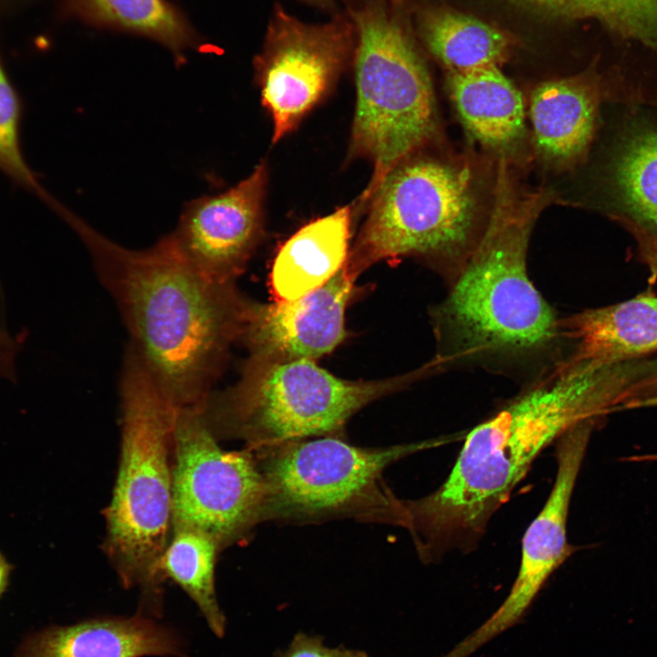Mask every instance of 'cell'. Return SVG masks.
Listing matches in <instances>:
<instances>
[{
  "instance_id": "7",
  "label": "cell",
  "mask_w": 657,
  "mask_h": 657,
  "mask_svg": "<svg viewBox=\"0 0 657 657\" xmlns=\"http://www.w3.org/2000/svg\"><path fill=\"white\" fill-rule=\"evenodd\" d=\"M444 442L360 447L328 435L250 449L266 484L263 521L309 524L352 517L405 527L402 500L387 486L383 472Z\"/></svg>"
},
{
  "instance_id": "29",
  "label": "cell",
  "mask_w": 657,
  "mask_h": 657,
  "mask_svg": "<svg viewBox=\"0 0 657 657\" xmlns=\"http://www.w3.org/2000/svg\"><path fill=\"white\" fill-rule=\"evenodd\" d=\"M644 461H657V454L643 455Z\"/></svg>"
},
{
  "instance_id": "14",
  "label": "cell",
  "mask_w": 657,
  "mask_h": 657,
  "mask_svg": "<svg viewBox=\"0 0 657 657\" xmlns=\"http://www.w3.org/2000/svg\"><path fill=\"white\" fill-rule=\"evenodd\" d=\"M187 657L181 638L141 613L53 626L27 636L14 657Z\"/></svg>"
},
{
  "instance_id": "30",
  "label": "cell",
  "mask_w": 657,
  "mask_h": 657,
  "mask_svg": "<svg viewBox=\"0 0 657 657\" xmlns=\"http://www.w3.org/2000/svg\"><path fill=\"white\" fill-rule=\"evenodd\" d=\"M653 382H657V377H653ZM655 393H656V392H655ZM642 397H643V396H642ZM639 398H640V397H639ZM635 399H636V398H635ZM631 400H633V399H631ZM631 400L628 401V402L623 405V409H627V404H628V402H631Z\"/></svg>"
},
{
  "instance_id": "6",
  "label": "cell",
  "mask_w": 657,
  "mask_h": 657,
  "mask_svg": "<svg viewBox=\"0 0 657 657\" xmlns=\"http://www.w3.org/2000/svg\"><path fill=\"white\" fill-rule=\"evenodd\" d=\"M353 16L357 100L349 155L373 168L353 203L356 214L393 168L430 141L436 116L428 71L401 15L387 0H370Z\"/></svg>"
},
{
  "instance_id": "24",
  "label": "cell",
  "mask_w": 657,
  "mask_h": 657,
  "mask_svg": "<svg viewBox=\"0 0 657 657\" xmlns=\"http://www.w3.org/2000/svg\"><path fill=\"white\" fill-rule=\"evenodd\" d=\"M540 12L565 18H595L611 26L627 22L657 0H522Z\"/></svg>"
},
{
  "instance_id": "23",
  "label": "cell",
  "mask_w": 657,
  "mask_h": 657,
  "mask_svg": "<svg viewBox=\"0 0 657 657\" xmlns=\"http://www.w3.org/2000/svg\"><path fill=\"white\" fill-rule=\"evenodd\" d=\"M20 120L19 97L0 57V171L49 203L53 198L38 183L23 157L19 140Z\"/></svg>"
},
{
  "instance_id": "16",
  "label": "cell",
  "mask_w": 657,
  "mask_h": 657,
  "mask_svg": "<svg viewBox=\"0 0 657 657\" xmlns=\"http://www.w3.org/2000/svg\"><path fill=\"white\" fill-rule=\"evenodd\" d=\"M598 105V89L583 76L552 79L536 87L529 117L541 157L556 165L577 161L591 141Z\"/></svg>"
},
{
  "instance_id": "26",
  "label": "cell",
  "mask_w": 657,
  "mask_h": 657,
  "mask_svg": "<svg viewBox=\"0 0 657 657\" xmlns=\"http://www.w3.org/2000/svg\"><path fill=\"white\" fill-rule=\"evenodd\" d=\"M621 221L637 242L641 261L650 273L649 280L655 282L657 280V234L630 219Z\"/></svg>"
},
{
  "instance_id": "22",
  "label": "cell",
  "mask_w": 657,
  "mask_h": 657,
  "mask_svg": "<svg viewBox=\"0 0 657 657\" xmlns=\"http://www.w3.org/2000/svg\"><path fill=\"white\" fill-rule=\"evenodd\" d=\"M616 181L628 208L657 231V132L635 135L624 146Z\"/></svg>"
},
{
  "instance_id": "2",
  "label": "cell",
  "mask_w": 657,
  "mask_h": 657,
  "mask_svg": "<svg viewBox=\"0 0 657 657\" xmlns=\"http://www.w3.org/2000/svg\"><path fill=\"white\" fill-rule=\"evenodd\" d=\"M140 354L174 407L203 402L240 339L247 299L235 284L204 277L172 234L141 250L123 247L68 211Z\"/></svg>"
},
{
  "instance_id": "5",
  "label": "cell",
  "mask_w": 657,
  "mask_h": 657,
  "mask_svg": "<svg viewBox=\"0 0 657 657\" xmlns=\"http://www.w3.org/2000/svg\"><path fill=\"white\" fill-rule=\"evenodd\" d=\"M419 371L378 381H348L314 360L250 355L239 381L210 392L203 403L219 441L235 439L258 449L339 435L362 407L413 380Z\"/></svg>"
},
{
  "instance_id": "25",
  "label": "cell",
  "mask_w": 657,
  "mask_h": 657,
  "mask_svg": "<svg viewBox=\"0 0 657 657\" xmlns=\"http://www.w3.org/2000/svg\"><path fill=\"white\" fill-rule=\"evenodd\" d=\"M279 657H369L360 650L329 648L324 645L318 636L305 633L297 634Z\"/></svg>"
},
{
  "instance_id": "13",
  "label": "cell",
  "mask_w": 657,
  "mask_h": 657,
  "mask_svg": "<svg viewBox=\"0 0 657 657\" xmlns=\"http://www.w3.org/2000/svg\"><path fill=\"white\" fill-rule=\"evenodd\" d=\"M356 278L344 266L325 284L287 301L247 300L240 339L253 356L309 359L345 338V311Z\"/></svg>"
},
{
  "instance_id": "33",
  "label": "cell",
  "mask_w": 657,
  "mask_h": 657,
  "mask_svg": "<svg viewBox=\"0 0 657 657\" xmlns=\"http://www.w3.org/2000/svg\"><path fill=\"white\" fill-rule=\"evenodd\" d=\"M3 3V0H0V4Z\"/></svg>"
},
{
  "instance_id": "12",
  "label": "cell",
  "mask_w": 657,
  "mask_h": 657,
  "mask_svg": "<svg viewBox=\"0 0 657 657\" xmlns=\"http://www.w3.org/2000/svg\"><path fill=\"white\" fill-rule=\"evenodd\" d=\"M267 167L260 162L227 191L185 204L172 235L207 279L235 284L256 249L264 223Z\"/></svg>"
},
{
  "instance_id": "27",
  "label": "cell",
  "mask_w": 657,
  "mask_h": 657,
  "mask_svg": "<svg viewBox=\"0 0 657 657\" xmlns=\"http://www.w3.org/2000/svg\"><path fill=\"white\" fill-rule=\"evenodd\" d=\"M9 567L4 558L0 555V594L4 590L8 579Z\"/></svg>"
},
{
  "instance_id": "9",
  "label": "cell",
  "mask_w": 657,
  "mask_h": 657,
  "mask_svg": "<svg viewBox=\"0 0 657 657\" xmlns=\"http://www.w3.org/2000/svg\"><path fill=\"white\" fill-rule=\"evenodd\" d=\"M203 402L175 409L172 527L200 530L223 549L264 522L266 484L250 449L218 445Z\"/></svg>"
},
{
  "instance_id": "11",
  "label": "cell",
  "mask_w": 657,
  "mask_h": 657,
  "mask_svg": "<svg viewBox=\"0 0 657 657\" xmlns=\"http://www.w3.org/2000/svg\"><path fill=\"white\" fill-rule=\"evenodd\" d=\"M597 419L575 425L557 440V474L539 514L527 529L516 580L500 607L445 657H469L515 625L529 608L550 575L570 556L566 526L568 507L590 434Z\"/></svg>"
},
{
  "instance_id": "21",
  "label": "cell",
  "mask_w": 657,
  "mask_h": 657,
  "mask_svg": "<svg viewBox=\"0 0 657 657\" xmlns=\"http://www.w3.org/2000/svg\"><path fill=\"white\" fill-rule=\"evenodd\" d=\"M423 36L430 51L451 73L497 66L509 44L495 27L452 11L430 14L423 23Z\"/></svg>"
},
{
  "instance_id": "18",
  "label": "cell",
  "mask_w": 657,
  "mask_h": 657,
  "mask_svg": "<svg viewBox=\"0 0 657 657\" xmlns=\"http://www.w3.org/2000/svg\"><path fill=\"white\" fill-rule=\"evenodd\" d=\"M451 91L464 124L483 144L506 147L521 137L522 96L497 66L452 73Z\"/></svg>"
},
{
  "instance_id": "1",
  "label": "cell",
  "mask_w": 657,
  "mask_h": 657,
  "mask_svg": "<svg viewBox=\"0 0 657 657\" xmlns=\"http://www.w3.org/2000/svg\"><path fill=\"white\" fill-rule=\"evenodd\" d=\"M622 389L616 366L561 361L548 380L474 427L446 480L402 500L421 560L473 548L539 453L579 422L614 412Z\"/></svg>"
},
{
  "instance_id": "20",
  "label": "cell",
  "mask_w": 657,
  "mask_h": 657,
  "mask_svg": "<svg viewBox=\"0 0 657 657\" xmlns=\"http://www.w3.org/2000/svg\"><path fill=\"white\" fill-rule=\"evenodd\" d=\"M220 550L218 544L202 531L172 526L161 561L162 579H171L184 590L217 637H223L226 628L214 589V566Z\"/></svg>"
},
{
  "instance_id": "19",
  "label": "cell",
  "mask_w": 657,
  "mask_h": 657,
  "mask_svg": "<svg viewBox=\"0 0 657 657\" xmlns=\"http://www.w3.org/2000/svg\"><path fill=\"white\" fill-rule=\"evenodd\" d=\"M60 12L94 26L151 37L178 57L185 47L195 44L185 17L165 0H63Z\"/></svg>"
},
{
  "instance_id": "3",
  "label": "cell",
  "mask_w": 657,
  "mask_h": 657,
  "mask_svg": "<svg viewBox=\"0 0 657 657\" xmlns=\"http://www.w3.org/2000/svg\"><path fill=\"white\" fill-rule=\"evenodd\" d=\"M550 200L546 190H519L500 162L487 224L433 315L440 360L521 358L557 339L559 320L527 267L533 228Z\"/></svg>"
},
{
  "instance_id": "28",
  "label": "cell",
  "mask_w": 657,
  "mask_h": 657,
  "mask_svg": "<svg viewBox=\"0 0 657 657\" xmlns=\"http://www.w3.org/2000/svg\"><path fill=\"white\" fill-rule=\"evenodd\" d=\"M653 394H655V393H653ZM647 396H649V395H647ZM647 396H643V397H641V398H637V399L632 400V401L629 403V408H630V409H637V408H640V407H639V402H640L642 398L647 397Z\"/></svg>"
},
{
  "instance_id": "31",
  "label": "cell",
  "mask_w": 657,
  "mask_h": 657,
  "mask_svg": "<svg viewBox=\"0 0 657 657\" xmlns=\"http://www.w3.org/2000/svg\"><path fill=\"white\" fill-rule=\"evenodd\" d=\"M652 378H653V377H652ZM652 378L651 379V381H652V383H655V382H653V380H652ZM638 398H639V397H638ZM634 399H635V398H634ZM626 402H625V403H626ZM625 403H624V404H625ZM624 404H623V405H624ZM623 405H622V409H623Z\"/></svg>"
},
{
  "instance_id": "8",
  "label": "cell",
  "mask_w": 657,
  "mask_h": 657,
  "mask_svg": "<svg viewBox=\"0 0 657 657\" xmlns=\"http://www.w3.org/2000/svg\"><path fill=\"white\" fill-rule=\"evenodd\" d=\"M476 204L467 165L412 156L370 198L345 266L356 278L384 259L455 257L470 243Z\"/></svg>"
},
{
  "instance_id": "15",
  "label": "cell",
  "mask_w": 657,
  "mask_h": 657,
  "mask_svg": "<svg viewBox=\"0 0 657 657\" xmlns=\"http://www.w3.org/2000/svg\"><path fill=\"white\" fill-rule=\"evenodd\" d=\"M559 330L575 342L564 360L614 365L657 352V295L585 309L564 320Z\"/></svg>"
},
{
  "instance_id": "4",
  "label": "cell",
  "mask_w": 657,
  "mask_h": 657,
  "mask_svg": "<svg viewBox=\"0 0 657 657\" xmlns=\"http://www.w3.org/2000/svg\"><path fill=\"white\" fill-rule=\"evenodd\" d=\"M121 448L104 514V550L124 588L139 587L145 610L160 616L161 561L172 533L175 409L129 344L120 381Z\"/></svg>"
},
{
  "instance_id": "17",
  "label": "cell",
  "mask_w": 657,
  "mask_h": 657,
  "mask_svg": "<svg viewBox=\"0 0 657 657\" xmlns=\"http://www.w3.org/2000/svg\"><path fill=\"white\" fill-rule=\"evenodd\" d=\"M353 206H342L311 221L279 249L272 266L271 287L279 301L293 300L318 288L346 263Z\"/></svg>"
},
{
  "instance_id": "32",
  "label": "cell",
  "mask_w": 657,
  "mask_h": 657,
  "mask_svg": "<svg viewBox=\"0 0 657 657\" xmlns=\"http://www.w3.org/2000/svg\"><path fill=\"white\" fill-rule=\"evenodd\" d=\"M656 393H657V392H656ZM646 396H647V395H646ZM640 398H641V397H640ZM636 399H637V398H636ZM633 400H634V399H633ZM631 401H632V400H631ZM631 402H628V404H627V409H630V408H629V403H630Z\"/></svg>"
},
{
  "instance_id": "10",
  "label": "cell",
  "mask_w": 657,
  "mask_h": 657,
  "mask_svg": "<svg viewBox=\"0 0 657 657\" xmlns=\"http://www.w3.org/2000/svg\"><path fill=\"white\" fill-rule=\"evenodd\" d=\"M351 44L346 21L307 25L276 9L254 64L261 103L273 121V143L295 130L330 92Z\"/></svg>"
}]
</instances>
